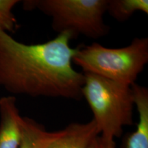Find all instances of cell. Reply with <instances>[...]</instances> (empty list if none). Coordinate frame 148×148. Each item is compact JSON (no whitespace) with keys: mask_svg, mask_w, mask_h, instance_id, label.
I'll use <instances>...</instances> for the list:
<instances>
[{"mask_svg":"<svg viewBox=\"0 0 148 148\" xmlns=\"http://www.w3.org/2000/svg\"><path fill=\"white\" fill-rule=\"evenodd\" d=\"M71 37L27 45L0 29V86L13 95L82 99L84 73L73 66Z\"/></svg>","mask_w":148,"mask_h":148,"instance_id":"1","label":"cell"},{"mask_svg":"<svg viewBox=\"0 0 148 148\" xmlns=\"http://www.w3.org/2000/svg\"><path fill=\"white\" fill-rule=\"evenodd\" d=\"M21 118L14 96L0 98V148L19 147Z\"/></svg>","mask_w":148,"mask_h":148,"instance_id":"6","label":"cell"},{"mask_svg":"<svg viewBox=\"0 0 148 148\" xmlns=\"http://www.w3.org/2000/svg\"><path fill=\"white\" fill-rule=\"evenodd\" d=\"M134 106L138 112L136 129L127 136L125 148H148V89L136 83L131 86Z\"/></svg>","mask_w":148,"mask_h":148,"instance_id":"7","label":"cell"},{"mask_svg":"<svg viewBox=\"0 0 148 148\" xmlns=\"http://www.w3.org/2000/svg\"><path fill=\"white\" fill-rule=\"evenodd\" d=\"M88 148H116L114 139L103 137L99 135L95 138Z\"/></svg>","mask_w":148,"mask_h":148,"instance_id":"11","label":"cell"},{"mask_svg":"<svg viewBox=\"0 0 148 148\" xmlns=\"http://www.w3.org/2000/svg\"><path fill=\"white\" fill-rule=\"evenodd\" d=\"M34 120L22 116L21 121V140L18 148H36L34 142Z\"/></svg>","mask_w":148,"mask_h":148,"instance_id":"10","label":"cell"},{"mask_svg":"<svg viewBox=\"0 0 148 148\" xmlns=\"http://www.w3.org/2000/svg\"><path fill=\"white\" fill-rule=\"evenodd\" d=\"M18 0H0V29L9 33H14L18 28L17 20L13 9Z\"/></svg>","mask_w":148,"mask_h":148,"instance_id":"9","label":"cell"},{"mask_svg":"<svg viewBox=\"0 0 148 148\" xmlns=\"http://www.w3.org/2000/svg\"><path fill=\"white\" fill-rule=\"evenodd\" d=\"M84 76L82 97L92 111L100 136L120 137L123 127L133 124L132 88L94 74L84 73Z\"/></svg>","mask_w":148,"mask_h":148,"instance_id":"3","label":"cell"},{"mask_svg":"<svg viewBox=\"0 0 148 148\" xmlns=\"http://www.w3.org/2000/svg\"><path fill=\"white\" fill-rule=\"evenodd\" d=\"M108 0H27L25 10L37 9L51 18V27L71 39L84 36L92 39L106 36L110 28L105 23Z\"/></svg>","mask_w":148,"mask_h":148,"instance_id":"4","label":"cell"},{"mask_svg":"<svg viewBox=\"0 0 148 148\" xmlns=\"http://www.w3.org/2000/svg\"><path fill=\"white\" fill-rule=\"evenodd\" d=\"M106 12L118 21H125L136 12L148 14L147 0H108Z\"/></svg>","mask_w":148,"mask_h":148,"instance_id":"8","label":"cell"},{"mask_svg":"<svg viewBox=\"0 0 148 148\" xmlns=\"http://www.w3.org/2000/svg\"><path fill=\"white\" fill-rule=\"evenodd\" d=\"M99 135L92 119L87 123H72L55 132L46 131L36 121L34 127L36 148H88Z\"/></svg>","mask_w":148,"mask_h":148,"instance_id":"5","label":"cell"},{"mask_svg":"<svg viewBox=\"0 0 148 148\" xmlns=\"http://www.w3.org/2000/svg\"><path fill=\"white\" fill-rule=\"evenodd\" d=\"M148 62V38H135L130 45L109 48L93 42L75 48L73 63L91 73L131 86Z\"/></svg>","mask_w":148,"mask_h":148,"instance_id":"2","label":"cell"}]
</instances>
